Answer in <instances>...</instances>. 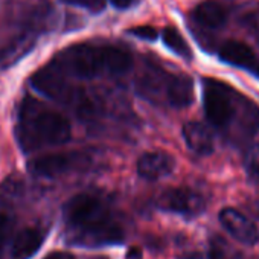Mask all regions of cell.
I'll return each mask as SVG.
<instances>
[{"label":"cell","instance_id":"cell-1","mask_svg":"<svg viewBox=\"0 0 259 259\" xmlns=\"http://www.w3.org/2000/svg\"><path fill=\"white\" fill-rule=\"evenodd\" d=\"M203 105L207 120L233 141L259 132V107L223 81L203 79Z\"/></svg>","mask_w":259,"mask_h":259},{"label":"cell","instance_id":"cell-2","mask_svg":"<svg viewBox=\"0 0 259 259\" xmlns=\"http://www.w3.org/2000/svg\"><path fill=\"white\" fill-rule=\"evenodd\" d=\"M69 241L81 247H104L123 242L120 226L111 218L102 198L93 194H79L64 207Z\"/></svg>","mask_w":259,"mask_h":259},{"label":"cell","instance_id":"cell-3","mask_svg":"<svg viewBox=\"0 0 259 259\" xmlns=\"http://www.w3.org/2000/svg\"><path fill=\"white\" fill-rule=\"evenodd\" d=\"M14 133L22 151L34 153L46 147L66 144L70 139L72 126L66 116L28 96L19 107Z\"/></svg>","mask_w":259,"mask_h":259},{"label":"cell","instance_id":"cell-4","mask_svg":"<svg viewBox=\"0 0 259 259\" xmlns=\"http://www.w3.org/2000/svg\"><path fill=\"white\" fill-rule=\"evenodd\" d=\"M51 64L66 76L92 79L126 73L133 66V57L117 46L79 43L60 52Z\"/></svg>","mask_w":259,"mask_h":259},{"label":"cell","instance_id":"cell-5","mask_svg":"<svg viewBox=\"0 0 259 259\" xmlns=\"http://www.w3.org/2000/svg\"><path fill=\"white\" fill-rule=\"evenodd\" d=\"M45 16L40 11L28 16L13 14L0 22V70L13 67L34 49Z\"/></svg>","mask_w":259,"mask_h":259},{"label":"cell","instance_id":"cell-6","mask_svg":"<svg viewBox=\"0 0 259 259\" xmlns=\"http://www.w3.org/2000/svg\"><path fill=\"white\" fill-rule=\"evenodd\" d=\"M31 84L43 96L61 104L72 105L79 113L90 114L93 111V104L89 101V98L81 90L75 89L67 81V76L63 75L52 64L37 70L31 76Z\"/></svg>","mask_w":259,"mask_h":259},{"label":"cell","instance_id":"cell-7","mask_svg":"<svg viewBox=\"0 0 259 259\" xmlns=\"http://www.w3.org/2000/svg\"><path fill=\"white\" fill-rule=\"evenodd\" d=\"M89 163L84 153H51L32 159L28 169L32 176L41 179H57L72 171L82 169Z\"/></svg>","mask_w":259,"mask_h":259},{"label":"cell","instance_id":"cell-8","mask_svg":"<svg viewBox=\"0 0 259 259\" xmlns=\"http://www.w3.org/2000/svg\"><path fill=\"white\" fill-rule=\"evenodd\" d=\"M157 206L165 212L183 217H197L204 210L206 203L201 194L189 188H172L160 194Z\"/></svg>","mask_w":259,"mask_h":259},{"label":"cell","instance_id":"cell-9","mask_svg":"<svg viewBox=\"0 0 259 259\" xmlns=\"http://www.w3.org/2000/svg\"><path fill=\"white\" fill-rule=\"evenodd\" d=\"M220 223L230 236L245 245H254L259 241V230L256 224L233 207H224L220 212Z\"/></svg>","mask_w":259,"mask_h":259},{"label":"cell","instance_id":"cell-10","mask_svg":"<svg viewBox=\"0 0 259 259\" xmlns=\"http://www.w3.org/2000/svg\"><path fill=\"white\" fill-rule=\"evenodd\" d=\"M218 57L221 61L239 67L259 78V57L245 43H241L238 40H227L220 48Z\"/></svg>","mask_w":259,"mask_h":259},{"label":"cell","instance_id":"cell-11","mask_svg":"<svg viewBox=\"0 0 259 259\" xmlns=\"http://www.w3.org/2000/svg\"><path fill=\"white\" fill-rule=\"evenodd\" d=\"M176 168V160L172 156L163 151H150L139 157L138 172L145 180H160L172 174Z\"/></svg>","mask_w":259,"mask_h":259},{"label":"cell","instance_id":"cell-12","mask_svg":"<svg viewBox=\"0 0 259 259\" xmlns=\"http://www.w3.org/2000/svg\"><path fill=\"white\" fill-rule=\"evenodd\" d=\"M43 241L45 233L37 227H26L19 230L11 239V257L31 259L40 250Z\"/></svg>","mask_w":259,"mask_h":259},{"label":"cell","instance_id":"cell-13","mask_svg":"<svg viewBox=\"0 0 259 259\" xmlns=\"http://www.w3.org/2000/svg\"><path fill=\"white\" fill-rule=\"evenodd\" d=\"M165 101L174 108H186L194 102V82L188 75L171 73L165 92Z\"/></svg>","mask_w":259,"mask_h":259},{"label":"cell","instance_id":"cell-14","mask_svg":"<svg viewBox=\"0 0 259 259\" xmlns=\"http://www.w3.org/2000/svg\"><path fill=\"white\" fill-rule=\"evenodd\" d=\"M183 138L191 151L198 156H209L213 153V136L210 130L201 122H188L183 126Z\"/></svg>","mask_w":259,"mask_h":259},{"label":"cell","instance_id":"cell-15","mask_svg":"<svg viewBox=\"0 0 259 259\" xmlns=\"http://www.w3.org/2000/svg\"><path fill=\"white\" fill-rule=\"evenodd\" d=\"M194 20L206 29H220L227 22L226 8L217 0L201 2L192 13Z\"/></svg>","mask_w":259,"mask_h":259},{"label":"cell","instance_id":"cell-16","mask_svg":"<svg viewBox=\"0 0 259 259\" xmlns=\"http://www.w3.org/2000/svg\"><path fill=\"white\" fill-rule=\"evenodd\" d=\"M238 23L250 35L259 40V2H248L239 8Z\"/></svg>","mask_w":259,"mask_h":259},{"label":"cell","instance_id":"cell-17","mask_svg":"<svg viewBox=\"0 0 259 259\" xmlns=\"http://www.w3.org/2000/svg\"><path fill=\"white\" fill-rule=\"evenodd\" d=\"M162 40L165 43V46L168 49H171L174 54H177L179 57L185 58V60H191L192 58V51L189 48V45L186 43V40L183 38V35L172 26H168L162 31Z\"/></svg>","mask_w":259,"mask_h":259},{"label":"cell","instance_id":"cell-18","mask_svg":"<svg viewBox=\"0 0 259 259\" xmlns=\"http://www.w3.org/2000/svg\"><path fill=\"white\" fill-rule=\"evenodd\" d=\"M209 259H242V256L223 236L215 235L209 241Z\"/></svg>","mask_w":259,"mask_h":259},{"label":"cell","instance_id":"cell-19","mask_svg":"<svg viewBox=\"0 0 259 259\" xmlns=\"http://www.w3.org/2000/svg\"><path fill=\"white\" fill-rule=\"evenodd\" d=\"M244 166L248 179L253 182H259V142L251 144L244 156Z\"/></svg>","mask_w":259,"mask_h":259},{"label":"cell","instance_id":"cell-20","mask_svg":"<svg viewBox=\"0 0 259 259\" xmlns=\"http://www.w3.org/2000/svg\"><path fill=\"white\" fill-rule=\"evenodd\" d=\"M11 233H14V221H13V218L5 212H0V251H2V248L10 241Z\"/></svg>","mask_w":259,"mask_h":259},{"label":"cell","instance_id":"cell-21","mask_svg":"<svg viewBox=\"0 0 259 259\" xmlns=\"http://www.w3.org/2000/svg\"><path fill=\"white\" fill-rule=\"evenodd\" d=\"M130 34L138 37V38H141V40H145V41H154L159 37L157 29L153 28V26H148V25H145V26H136L133 29H130Z\"/></svg>","mask_w":259,"mask_h":259},{"label":"cell","instance_id":"cell-22","mask_svg":"<svg viewBox=\"0 0 259 259\" xmlns=\"http://www.w3.org/2000/svg\"><path fill=\"white\" fill-rule=\"evenodd\" d=\"M64 2H67L70 5H79V7L89 8L93 13H98L104 8L102 0H64Z\"/></svg>","mask_w":259,"mask_h":259},{"label":"cell","instance_id":"cell-23","mask_svg":"<svg viewBox=\"0 0 259 259\" xmlns=\"http://www.w3.org/2000/svg\"><path fill=\"white\" fill-rule=\"evenodd\" d=\"M135 0H110V4L117 10H126L133 5Z\"/></svg>","mask_w":259,"mask_h":259},{"label":"cell","instance_id":"cell-24","mask_svg":"<svg viewBox=\"0 0 259 259\" xmlns=\"http://www.w3.org/2000/svg\"><path fill=\"white\" fill-rule=\"evenodd\" d=\"M45 259H75V257L73 254L67 251H54V253H49Z\"/></svg>","mask_w":259,"mask_h":259},{"label":"cell","instance_id":"cell-25","mask_svg":"<svg viewBox=\"0 0 259 259\" xmlns=\"http://www.w3.org/2000/svg\"><path fill=\"white\" fill-rule=\"evenodd\" d=\"M254 212H256V215L259 217V201L256 203V207H254Z\"/></svg>","mask_w":259,"mask_h":259}]
</instances>
